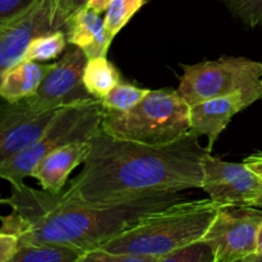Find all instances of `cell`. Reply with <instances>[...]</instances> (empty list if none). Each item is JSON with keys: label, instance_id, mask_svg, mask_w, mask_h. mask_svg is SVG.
<instances>
[{"label": "cell", "instance_id": "2e32d148", "mask_svg": "<svg viewBox=\"0 0 262 262\" xmlns=\"http://www.w3.org/2000/svg\"><path fill=\"white\" fill-rule=\"evenodd\" d=\"M120 82L117 67L106 56L87 60L83 72V83L94 99L101 100Z\"/></svg>", "mask_w": 262, "mask_h": 262}, {"label": "cell", "instance_id": "f1b7e54d", "mask_svg": "<svg viewBox=\"0 0 262 262\" xmlns=\"http://www.w3.org/2000/svg\"><path fill=\"white\" fill-rule=\"evenodd\" d=\"M230 262H262V256L258 255V253H252V255H248L246 257L238 258V260Z\"/></svg>", "mask_w": 262, "mask_h": 262}, {"label": "cell", "instance_id": "52a82bcc", "mask_svg": "<svg viewBox=\"0 0 262 262\" xmlns=\"http://www.w3.org/2000/svg\"><path fill=\"white\" fill-rule=\"evenodd\" d=\"M262 209L252 206L220 207L201 241L210 246L215 262H230L256 253Z\"/></svg>", "mask_w": 262, "mask_h": 262}, {"label": "cell", "instance_id": "9a60e30c", "mask_svg": "<svg viewBox=\"0 0 262 262\" xmlns=\"http://www.w3.org/2000/svg\"><path fill=\"white\" fill-rule=\"evenodd\" d=\"M49 66L22 60L4 72L0 79V100L17 102L33 96L40 87Z\"/></svg>", "mask_w": 262, "mask_h": 262}, {"label": "cell", "instance_id": "7a4b0ae2", "mask_svg": "<svg viewBox=\"0 0 262 262\" xmlns=\"http://www.w3.org/2000/svg\"><path fill=\"white\" fill-rule=\"evenodd\" d=\"M182 200L178 193H155L119 204L94 205L67 192L51 193L20 183L12 186L5 199L12 214L0 216V230L17 235L19 242L90 251L132 228L145 215Z\"/></svg>", "mask_w": 262, "mask_h": 262}, {"label": "cell", "instance_id": "4dcf8cb0", "mask_svg": "<svg viewBox=\"0 0 262 262\" xmlns=\"http://www.w3.org/2000/svg\"><path fill=\"white\" fill-rule=\"evenodd\" d=\"M5 202V199H0V205H4Z\"/></svg>", "mask_w": 262, "mask_h": 262}, {"label": "cell", "instance_id": "8992f818", "mask_svg": "<svg viewBox=\"0 0 262 262\" xmlns=\"http://www.w3.org/2000/svg\"><path fill=\"white\" fill-rule=\"evenodd\" d=\"M177 91L189 106L227 96L261 82L262 63L247 58L223 56L217 60L184 66Z\"/></svg>", "mask_w": 262, "mask_h": 262}, {"label": "cell", "instance_id": "277c9868", "mask_svg": "<svg viewBox=\"0 0 262 262\" xmlns=\"http://www.w3.org/2000/svg\"><path fill=\"white\" fill-rule=\"evenodd\" d=\"M101 128L119 140L166 145L189 133V104L178 91L150 90L128 112L102 113Z\"/></svg>", "mask_w": 262, "mask_h": 262}, {"label": "cell", "instance_id": "5bb4252c", "mask_svg": "<svg viewBox=\"0 0 262 262\" xmlns=\"http://www.w3.org/2000/svg\"><path fill=\"white\" fill-rule=\"evenodd\" d=\"M67 41L81 49L87 59L106 56L114 36L106 30L105 17L86 7L72 15L66 27Z\"/></svg>", "mask_w": 262, "mask_h": 262}, {"label": "cell", "instance_id": "9c48e42d", "mask_svg": "<svg viewBox=\"0 0 262 262\" xmlns=\"http://www.w3.org/2000/svg\"><path fill=\"white\" fill-rule=\"evenodd\" d=\"M66 27L58 0H36L22 15L0 30V79L5 71L23 60L33 38L56 30L66 31Z\"/></svg>", "mask_w": 262, "mask_h": 262}, {"label": "cell", "instance_id": "83f0119b", "mask_svg": "<svg viewBox=\"0 0 262 262\" xmlns=\"http://www.w3.org/2000/svg\"><path fill=\"white\" fill-rule=\"evenodd\" d=\"M110 2H112V0H90L87 7L92 8V9L96 10V12L99 13H105V10H106Z\"/></svg>", "mask_w": 262, "mask_h": 262}, {"label": "cell", "instance_id": "6da1fadb", "mask_svg": "<svg viewBox=\"0 0 262 262\" xmlns=\"http://www.w3.org/2000/svg\"><path fill=\"white\" fill-rule=\"evenodd\" d=\"M206 152L191 132L166 145H146L113 137L100 127L83 169L66 192L87 204L109 205L201 188Z\"/></svg>", "mask_w": 262, "mask_h": 262}, {"label": "cell", "instance_id": "3957f363", "mask_svg": "<svg viewBox=\"0 0 262 262\" xmlns=\"http://www.w3.org/2000/svg\"><path fill=\"white\" fill-rule=\"evenodd\" d=\"M219 209L211 199L182 200L145 215L100 248L115 253L163 257L201 241Z\"/></svg>", "mask_w": 262, "mask_h": 262}, {"label": "cell", "instance_id": "7402d4cb", "mask_svg": "<svg viewBox=\"0 0 262 262\" xmlns=\"http://www.w3.org/2000/svg\"><path fill=\"white\" fill-rule=\"evenodd\" d=\"M230 12L248 27L262 23V0H224Z\"/></svg>", "mask_w": 262, "mask_h": 262}, {"label": "cell", "instance_id": "ffe728a7", "mask_svg": "<svg viewBox=\"0 0 262 262\" xmlns=\"http://www.w3.org/2000/svg\"><path fill=\"white\" fill-rule=\"evenodd\" d=\"M146 0H112L105 10V25L106 30L113 36L127 25L130 18L142 8Z\"/></svg>", "mask_w": 262, "mask_h": 262}, {"label": "cell", "instance_id": "603a6c76", "mask_svg": "<svg viewBox=\"0 0 262 262\" xmlns=\"http://www.w3.org/2000/svg\"><path fill=\"white\" fill-rule=\"evenodd\" d=\"M160 257L154 256L130 255V253H115L102 248L84 251L77 262H158Z\"/></svg>", "mask_w": 262, "mask_h": 262}, {"label": "cell", "instance_id": "f546056e", "mask_svg": "<svg viewBox=\"0 0 262 262\" xmlns=\"http://www.w3.org/2000/svg\"><path fill=\"white\" fill-rule=\"evenodd\" d=\"M256 253L262 256V224L258 229V234H257V248H256Z\"/></svg>", "mask_w": 262, "mask_h": 262}, {"label": "cell", "instance_id": "8fae6325", "mask_svg": "<svg viewBox=\"0 0 262 262\" xmlns=\"http://www.w3.org/2000/svg\"><path fill=\"white\" fill-rule=\"evenodd\" d=\"M60 109L46 110L32 100H0V164L22 152L42 136Z\"/></svg>", "mask_w": 262, "mask_h": 262}, {"label": "cell", "instance_id": "5b68a950", "mask_svg": "<svg viewBox=\"0 0 262 262\" xmlns=\"http://www.w3.org/2000/svg\"><path fill=\"white\" fill-rule=\"evenodd\" d=\"M102 113L96 99L61 107L33 145L0 164V178L12 186L23 183L49 154L72 142L90 141L101 127Z\"/></svg>", "mask_w": 262, "mask_h": 262}, {"label": "cell", "instance_id": "ac0fdd59", "mask_svg": "<svg viewBox=\"0 0 262 262\" xmlns=\"http://www.w3.org/2000/svg\"><path fill=\"white\" fill-rule=\"evenodd\" d=\"M67 36L64 30H56L53 32L43 33L33 38L27 49L23 60L43 63V61L53 60L64 54L67 48Z\"/></svg>", "mask_w": 262, "mask_h": 262}, {"label": "cell", "instance_id": "ba28073f", "mask_svg": "<svg viewBox=\"0 0 262 262\" xmlns=\"http://www.w3.org/2000/svg\"><path fill=\"white\" fill-rule=\"evenodd\" d=\"M201 189L220 207H255L262 197V178L245 163H228L206 152L202 159Z\"/></svg>", "mask_w": 262, "mask_h": 262}, {"label": "cell", "instance_id": "484cf974", "mask_svg": "<svg viewBox=\"0 0 262 262\" xmlns=\"http://www.w3.org/2000/svg\"><path fill=\"white\" fill-rule=\"evenodd\" d=\"M89 3L90 0H58L59 12H60L61 17L68 23L69 18L81 9L86 8Z\"/></svg>", "mask_w": 262, "mask_h": 262}, {"label": "cell", "instance_id": "4fadbf2b", "mask_svg": "<svg viewBox=\"0 0 262 262\" xmlns=\"http://www.w3.org/2000/svg\"><path fill=\"white\" fill-rule=\"evenodd\" d=\"M91 151V140L77 141L49 154L36 166L32 178L37 179L41 188L51 193H60L72 171L84 163Z\"/></svg>", "mask_w": 262, "mask_h": 262}, {"label": "cell", "instance_id": "30bf717a", "mask_svg": "<svg viewBox=\"0 0 262 262\" xmlns=\"http://www.w3.org/2000/svg\"><path fill=\"white\" fill-rule=\"evenodd\" d=\"M87 56L77 46L67 49L61 58L49 64L40 87L30 99L42 109H61L69 105L94 100L83 83Z\"/></svg>", "mask_w": 262, "mask_h": 262}, {"label": "cell", "instance_id": "d6986e66", "mask_svg": "<svg viewBox=\"0 0 262 262\" xmlns=\"http://www.w3.org/2000/svg\"><path fill=\"white\" fill-rule=\"evenodd\" d=\"M148 89L133 86L130 83H119L104 97L100 100V104L106 113H125L138 104L146 95Z\"/></svg>", "mask_w": 262, "mask_h": 262}, {"label": "cell", "instance_id": "7c38bea8", "mask_svg": "<svg viewBox=\"0 0 262 262\" xmlns=\"http://www.w3.org/2000/svg\"><path fill=\"white\" fill-rule=\"evenodd\" d=\"M262 99V81L252 87L227 96L205 100L189 106L191 129L196 137L206 136L209 140L206 150L211 152L220 133L227 128L232 118L253 102Z\"/></svg>", "mask_w": 262, "mask_h": 262}, {"label": "cell", "instance_id": "cb8c5ba5", "mask_svg": "<svg viewBox=\"0 0 262 262\" xmlns=\"http://www.w3.org/2000/svg\"><path fill=\"white\" fill-rule=\"evenodd\" d=\"M36 0H0V30L22 15Z\"/></svg>", "mask_w": 262, "mask_h": 262}, {"label": "cell", "instance_id": "4316f807", "mask_svg": "<svg viewBox=\"0 0 262 262\" xmlns=\"http://www.w3.org/2000/svg\"><path fill=\"white\" fill-rule=\"evenodd\" d=\"M243 163H245L246 165L250 166L255 173H257L262 178V152H256L247 156V158L243 160Z\"/></svg>", "mask_w": 262, "mask_h": 262}, {"label": "cell", "instance_id": "e0dca14e", "mask_svg": "<svg viewBox=\"0 0 262 262\" xmlns=\"http://www.w3.org/2000/svg\"><path fill=\"white\" fill-rule=\"evenodd\" d=\"M83 252L67 246L19 242L8 262H77Z\"/></svg>", "mask_w": 262, "mask_h": 262}, {"label": "cell", "instance_id": "44dd1931", "mask_svg": "<svg viewBox=\"0 0 262 262\" xmlns=\"http://www.w3.org/2000/svg\"><path fill=\"white\" fill-rule=\"evenodd\" d=\"M158 262H215V256L207 243L199 241L163 256Z\"/></svg>", "mask_w": 262, "mask_h": 262}, {"label": "cell", "instance_id": "d4e9b609", "mask_svg": "<svg viewBox=\"0 0 262 262\" xmlns=\"http://www.w3.org/2000/svg\"><path fill=\"white\" fill-rule=\"evenodd\" d=\"M18 237L0 230V262H8L18 247Z\"/></svg>", "mask_w": 262, "mask_h": 262}]
</instances>
